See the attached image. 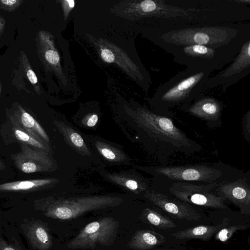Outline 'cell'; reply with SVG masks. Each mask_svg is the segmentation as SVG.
<instances>
[{
  "label": "cell",
  "instance_id": "6da1fadb",
  "mask_svg": "<svg viewBox=\"0 0 250 250\" xmlns=\"http://www.w3.org/2000/svg\"><path fill=\"white\" fill-rule=\"evenodd\" d=\"M148 31L153 42L165 51L191 44L240 51L243 44L250 40V22L204 24Z\"/></svg>",
  "mask_w": 250,
  "mask_h": 250
},
{
  "label": "cell",
  "instance_id": "7a4b0ae2",
  "mask_svg": "<svg viewBox=\"0 0 250 250\" xmlns=\"http://www.w3.org/2000/svg\"><path fill=\"white\" fill-rule=\"evenodd\" d=\"M136 115L138 127L161 166H167L173 156H191L202 149L199 144L175 125L171 118L144 107L138 108Z\"/></svg>",
  "mask_w": 250,
  "mask_h": 250
},
{
  "label": "cell",
  "instance_id": "3957f363",
  "mask_svg": "<svg viewBox=\"0 0 250 250\" xmlns=\"http://www.w3.org/2000/svg\"><path fill=\"white\" fill-rule=\"evenodd\" d=\"M211 73L186 67L161 84L149 99L153 111L170 118L171 109L191 103L203 93Z\"/></svg>",
  "mask_w": 250,
  "mask_h": 250
},
{
  "label": "cell",
  "instance_id": "277c9868",
  "mask_svg": "<svg viewBox=\"0 0 250 250\" xmlns=\"http://www.w3.org/2000/svg\"><path fill=\"white\" fill-rule=\"evenodd\" d=\"M165 51L172 54L173 61L178 64L210 73L220 70L231 62L240 52L199 44L173 47Z\"/></svg>",
  "mask_w": 250,
  "mask_h": 250
},
{
  "label": "cell",
  "instance_id": "5b68a950",
  "mask_svg": "<svg viewBox=\"0 0 250 250\" xmlns=\"http://www.w3.org/2000/svg\"><path fill=\"white\" fill-rule=\"evenodd\" d=\"M121 202L120 198L108 196L46 199L41 202L38 208L47 217L66 221L87 212L116 206Z\"/></svg>",
  "mask_w": 250,
  "mask_h": 250
},
{
  "label": "cell",
  "instance_id": "8992f818",
  "mask_svg": "<svg viewBox=\"0 0 250 250\" xmlns=\"http://www.w3.org/2000/svg\"><path fill=\"white\" fill-rule=\"evenodd\" d=\"M146 170L155 176L188 183H222L236 179L227 177L225 172L227 170L223 169L221 166L208 164L150 166L147 167Z\"/></svg>",
  "mask_w": 250,
  "mask_h": 250
},
{
  "label": "cell",
  "instance_id": "52a82bcc",
  "mask_svg": "<svg viewBox=\"0 0 250 250\" xmlns=\"http://www.w3.org/2000/svg\"><path fill=\"white\" fill-rule=\"evenodd\" d=\"M168 187L169 194L188 203L207 208L226 209L225 199L217 195L215 190L221 183L194 184L185 182L174 181ZM223 183V182H222Z\"/></svg>",
  "mask_w": 250,
  "mask_h": 250
},
{
  "label": "cell",
  "instance_id": "ba28073f",
  "mask_svg": "<svg viewBox=\"0 0 250 250\" xmlns=\"http://www.w3.org/2000/svg\"><path fill=\"white\" fill-rule=\"evenodd\" d=\"M119 222L111 217L99 218L86 225L66 246L72 249H94L98 244L110 246L116 237Z\"/></svg>",
  "mask_w": 250,
  "mask_h": 250
},
{
  "label": "cell",
  "instance_id": "9c48e42d",
  "mask_svg": "<svg viewBox=\"0 0 250 250\" xmlns=\"http://www.w3.org/2000/svg\"><path fill=\"white\" fill-rule=\"evenodd\" d=\"M250 74V40L242 46L240 52L230 64L215 76L209 77L203 90L216 88L225 93L229 87Z\"/></svg>",
  "mask_w": 250,
  "mask_h": 250
},
{
  "label": "cell",
  "instance_id": "30bf717a",
  "mask_svg": "<svg viewBox=\"0 0 250 250\" xmlns=\"http://www.w3.org/2000/svg\"><path fill=\"white\" fill-rule=\"evenodd\" d=\"M145 197L176 218L192 221H197L201 217L191 205L161 192L148 190L145 192Z\"/></svg>",
  "mask_w": 250,
  "mask_h": 250
},
{
  "label": "cell",
  "instance_id": "8fae6325",
  "mask_svg": "<svg viewBox=\"0 0 250 250\" xmlns=\"http://www.w3.org/2000/svg\"><path fill=\"white\" fill-rule=\"evenodd\" d=\"M215 193L239 208L241 213H250V186L246 177L221 183Z\"/></svg>",
  "mask_w": 250,
  "mask_h": 250
},
{
  "label": "cell",
  "instance_id": "7c38bea8",
  "mask_svg": "<svg viewBox=\"0 0 250 250\" xmlns=\"http://www.w3.org/2000/svg\"><path fill=\"white\" fill-rule=\"evenodd\" d=\"M223 103L218 99L201 93L193 102L180 106L183 111L207 122L208 125L221 123Z\"/></svg>",
  "mask_w": 250,
  "mask_h": 250
},
{
  "label": "cell",
  "instance_id": "4fadbf2b",
  "mask_svg": "<svg viewBox=\"0 0 250 250\" xmlns=\"http://www.w3.org/2000/svg\"><path fill=\"white\" fill-rule=\"evenodd\" d=\"M21 150L13 157L17 168L22 172L32 173L48 171L52 162L46 152L42 149L34 148L21 143Z\"/></svg>",
  "mask_w": 250,
  "mask_h": 250
},
{
  "label": "cell",
  "instance_id": "5bb4252c",
  "mask_svg": "<svg viewBox=\"0 0 250 250\" xmlns=\"http://www.w3.org/2000/svg\"><path fill=\"white\" fill-rule=\"evenodd\" d=\"M229 224V220L225 218L219 224L214 226L200 225L187 229L171 234L176 239H200L204 241H208L212 236L219 230Z\"/></svg>",
  "mask_w": 250,
  "mask_h": 250
},
{
  "label": "cell",
  "instance_id": "9a60e30c",
  "mask_svg": "<svg viewBox=\"0 0 250 250\" xmlns=\"http://www.w3.org/2000/svg\"><path fill=\"white\" fill-rule=\"evenodd\" d=\"M12 116L21 128L29 134L42 143L43 140L49 142V137L42 126L20 105H18L17 109Z\"/></svg>",
  "mask_w": 250,
  "mask_h": 250
},
{
  "label": "cell",
  "instance_id": "2e32d148",
  "mask_svg": "<svg viewBox=\"0 0 250 250\" xmlns=\"http://www.w3.org/2000/svg\"><path fill=\"white\" fill-rule=\"evenodd\" d=\"M166 241V237L160 233L149 229L138 230L128 241L127 246L135 250H147Z\"/></svg>",
  "mask_w": 250,
  "mask_h": 250
},
{
  "label": "cell",
  "instance_id": "e0dca14e",
  "mask_svg": "<svg viewBox=\"0 0 250 250\" xmlns=\"http://www.w3.org/2000/svg\"><path fill=\"white\" fill-rule=\"evenodd\" d=\"M27 235L33 246L39 250H49L53 245L48 227L42 221H33L28 226Z\"/></svg>",
  "mask_w": 250,
  "mask_h": 250
},
{
  "label": "cell",
  "instance_id": "ac0fdd59",
  "mask_svg": "<svg viewBox=\"0 0 250 250\" xmlns=\"http://www.w3.org/2000/svg\"><path fill=\"white\" fill-rule=\"evenodd\" d=\"M53 179H41L14 181L0 184V191H28L38 188L53 182Z\"/></svg>",
  "mask_w": 250,
  "mask_h": 250
},
{
  "label": "cell",
  "instance_id": "d6986e66",
  "mask_svg": "<svg viewBox=\"0 0 250 250\" xmlns=\"http://www.w3.org/2000/svg\"><path fill=\"white\" fill-rule=\"evenodd\" d=\"M141 218L144 222L162 229L176 227L174 222L171 219L162 215L156 210L148 208L143 210Z\"/></svg>",
  "mask_w": 250,
  "mask_h": 250
},
{
  "label": "cell",
  "instance_id": "ffe728a7",
  "mask_svg": "<svg viewBox=\"0 0 250 250\" xmlns=\"http://www.w3.org/2000/svg\"><path fill=\"white\" fill-rule=\"evenodd\" d=\"M10 119L14 126V133L17 140L35 148L42 150L45 149L43 143L22 129L12 115Z\"/></svg>",
  "mask_w": 250,
  "mask_h": 250
},
{
  "label": "cell",
  "instance_id": "44dd1931",
  "mask_svg": "<svg viewBox=\"0 0 250 250\" xmlns=\"http://www.w3.org/2000/svg\"><path fill=\"white\" fill-rule=\"evenodd\" d=\"M20 61L27 79L33 85L35 91L39 94L40 88L38 84V78L31 67L26 55L23 51L21 52Z\"/></svg>",
  "mask_w": 250,
  "mask_h": 250
},
{
  "label": "cell",
  "instance_id": "7402d4cb",
  "mask_svg": "<svg viewBox=\"0 0 250 250\" xmlns=\"http://www.w3.org/2000/svg\"><path fill=\"white\" fill-rule=\"evenodd\" d=\"M249 228V225L227 226L216 233L215 239L221 242H225L229 240L236 231L238 230H244Z\"/></svg>",
  "mask_w": 250,
  "mask_h": 250
},
{
  "label": "cell",
  "instance_id": "603a6c76",
  "mask_svg": "<svg viewBox=\"0 0 250 250\" xmlns=\"http://www.w3.org/2000/svg\"><path fill=\"white\" fill-rule=\"evenodd\" d=\"M23 2L22 0H0V9L12 12L17 10Z\"/></svg>",
  "mask_w": 250,
  "mask_h": 250
},
{
  "label": "cell",
  "instance_id": "cb8c5ba5",
  "mask_svg": "<svg viewBox=\"0 0 250 250\" xmlns=\"http://www.w3.org/2000/svg\"><path fill=\"white\" fill-rule=\"evenodd\" d=\"M42 51L44 58L47 62L52 65H55L59 62L60 56L56 51L51 49L45 50L44 48Z\"/></svg>",
  "mask_w": 250,
  "mask_h": 250
},
{
  "label": "cell",
  "instance_id": "d4e9b609",
  "mask_svg": "<svg viewBox=\"0 0 250 250\" xmlns=\"http://www.w3.org/2000/svg\"><path fill=\"white\" fill-rule=\"evenodd\" d=\"M242 128L244 137L249 143L250 139V110L247 111L243 118Z\"/></svg>",
  "mask_w": 250,
  "mask_h": 250
},
{
  "label": "cell",
  "instance_id": "484cf974",
  "mask_svg": "<svg viewBox=\"0 0 250 250\" xmlns=\"http://www.w3.org/2000/svg\"><path fill=\"white\" fill-rule=\"evenodd\" d=\"M70 139L74 145L78 147H83L84 141L82 136L75 132H71L70 135Z\"/></svg>",
  "mask_w": 250,
  "mask_h": 250
},
{
  "label": "cell",
  "instance_id": "4316f807",
  "mask_svg": "<svg viewBox=\"0 0 250 250\" xmlns=\"http://www.w3.org/2000/svg\"><path fill=\"white\" fill-rule=\"evenodd\" d=\"M99 151L106 159L114 160L116 158V153L111 149L106 147L98 148Z\"/></svg>",
  "mask_w": 250,
  "mask_h": 250
},
{
  "label": "cell",
  "instance_id": "83f0119b",
  "mask_svg": "<svg viewBox=\"0 0 250 250\" xmlns=\"http://www.w3.org/2000/svg\"><path fill=\"white\" fill-rule=\"evenodd\" d=\"M101 55L103 60L107 62L111 63L115 60V55L108 49H102Z\"/></svg>",
  "mask_w": 250,
  "mask_h": 250
},
{
  "label": "cell",
  "instance_id": "f1b7e54d",
  "mask_svg": "<svg viewBox=\"0 0 250 250\" xmlns=\"http://www.w3.org/2000/svg\"><path fill=\"white\" fill-rule=\"evenodd\" d=\"M0 250H19V248L16 247L14 243H7L5 240H1L0 237Z\"/></svg>",
  "mask_w": 250,
  "mask_h": 250
},
{
  "label": "cell",
  "instance_id": "f546056e",
  "mask_svg": "<svg viewBox=\"0 0 250 250\" xmlns=\"http://www.w3.org/2000/svg\"><path fill=\"white\" fill-rule=\"evenodd\" d=\"M98 121V116L97 114L92 115L87 121V125L89 127L95 126Z\"/></svg>",
  "mask_w": 250,
  "mask_h": 250
},
{
  "label": "cell",
  "instance_id": "4dcf8cb0",
  "mask_svg": "<svg viewBox=\"0 0 250 250\" xmlns=\"http://www.w3.org/2000/svg\"><path fill=\"white\" fill-rule=\"evenodd\" d=\"M5 24L4 19L0 15V36L3 32Z\"/></svg>",
  "mask_w": 250,
  "mask_h": 250
},
{
  "label": "cell",
  "instance_id": "1f68e13d",
  "mask_svg": "<svg viewBox=\"0 0 250 250\" xmlns=\"http://www.w3.org/2000/svg\"><path fill=\"white\" fill-rule=\"evenodd\" d=\"M5 168V166L4 164L2 162V161L0 159V170H3Z\"/></svg>",
  "mask_w": 250,
  "mask_h": 250
},
{
  "label": "cell",
  "instance_id": "d6a6232c",
  "mask_svg": "<svg viewBox=\"0 0 250 250\" xmlns=\"http://www.w3.org/2000/svg\"><path fill=\"white\" fill-rule=\"evenodd\" d=\"M1 83H0V94H1Z\"/></svg>",
  "mask_w": 250,
  "mask_h": 250
},
{
  "label": "cell",
  "instance_id": "836d02e7",
  "mask_svg": "<svg viewBox=\"0 0 250 250\" xmlns=\"http://www.w3.org/2000/svg\"><path fill=\"white\" fill-rule=\"evenodd\" d=\"M179 250L177 249H168V250Z\"/></svg>",
  "mask_w": 250,
  "mask_h": 250
}]
</instances>
